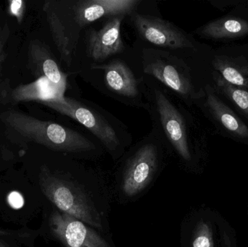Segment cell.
<instances>
[{
    "mask_svg": "<svg viewBox=\"0 0 248 247\" xmlns=\"http://www.w3.org/2000/svg\"><path fill=\"white\" fill-rule=\"evenodd\" d=\"M213 65L227 82L236 87H248V70L224 57H216Z\"/></svg>",
    "mask_w": 248,
    "mask_h": 247,
    "instance_id": "16",
    "label": "cell"
},
{
    "mask_svg": "<svg viewBox=\"0 0 248 247\" xmlns=\"http://www.w3.org/2000/svg\"><path fill=\"white\" fill-rule=\"evenodd\" d=\"M43 11L46 15V21L52 34V39L56 45L57 49L61 55L62 62L70 68L72 65L73 55L74 52L71 47L69 39L67 36L66 30L52 6L51 1H45L43 5Z\"/></svg>",
    "mask_w": 248,
    "mask_h": 247,
    "instance_id": "14",
    "label": "cell"
},
{
    "mask_svg": "<svg viewBox=\"0 0 248 247\" xmlns=\"http://www.w3.org/2000/svg\"><path fill=\"white\" fill-rule=\"evenodd\" d=\"M205 104L211 114L227 130L240 137L248 138V126L230 107L207 88Z\"/></svg>",
    "mask_w": 248,
    "mask_h": 247,
    "instance_id": "13",
    "label": "cell"
},
{
    "mask_svg": "<svg viewBox=\"0 0 248 247\" xmlns=\"http://www.w3.org/2000/svg\"><path fill=\"white\" fill-rule=\"evenodd\" d=\"M7 13L10 17L16 18V23L22 24L26 16V1L24 0H10L7 1Z\"/></svg>",
    "mask_w": 248,
    "mask_h": 247,
    "instance_id": "20",
    "label": "cell"
},
{
    "mask_svg": "<svg viewBox=\"0 0 248 247\" xmlns=\"http://www.w3.org/2000/svg\"><path fill=\"white\" fill-rule=\"evenodd\" d=\"M130 17L137 34L153 46L173 50L194 47L187 34L171 22L135 12L130 15Z\"/></svg>",
    "mask_w": 248,
    "mask_h": 247,
    "instance_id": "6",
    "label": "cell"
},
{
    "mask_svg": "<svg viewBox=\"0 0 248 247\" xmlns=\"http://www.w3.org/2000/svg\"><path fill=\"white\" fill-rule=\"evenodd\" d=\"M27 66L36 79L46 78L64 97L66 76L61 71L49 46L40 39H31L28 44Z\"/></svg>",
    "mask_w": 248,
    "mask_h": 247,
    "instance_id": "11",
    "label": "cell"
},
{
    "mask_svg": "<svg viewBox=\"0 0 248 247\" xmlns=\"http://www.w3.org/2000/svg\"><path fill=\"white\" fill-rule=\"evenodd\" d=\"M227 247H230V244H228V245H227V246H226Z\"/></svg>",
    "mask_w": 248,
    "mask_h": 247,
    "instance_id": "26",
    "label": "cell"
},
{
    "mask_svg": "<svg viewBox=\"0 0 248 247\" xmlns=\"http://www.w3.org/2000/svg\"><path fill=\"white\" fill-rule=\"evenodd\" d=\"M7 203L12 208L19 210L24 205V199L18 191H12L7 196Z\"/></svg>",
    "mask_w": 248,
    "mask_h": 247,
    "instance_id": "22",
    "label": "cell"
},
{
    "mask_svg": "<svg viewBox=\"0 0 248 247\" xmlns=\"http://www.w3.org/2000/svg\"><path fill=\"white\" fill-rule=\"evenodd\" d=\"M125 15L115 16L108 19L104 26L95 30L90 28L86 31V52L96 63L122 53L124 44L121 35V26Z\"/></svg>",
    "mask_w": 248,
    "mask_h": 247,
    "instance_id": "9",
    "label": "cell"
},
{
    "mask_svg": "<svg viewBox=\"0 0 248 247\" xmlns=\"http://www.w3.org/2000/svg\"><path fill=\"white\" fill-rule=\"evenodd\" d=\"M213 74L218 89L248 116V91L227 82L217 72H214Z\"/></svg>",
    "mask_w": 248,
    "mask_h": 247,
    "instance_id": "17",
    "label": "cell"
},
{
    "mask_svg": "<svg viewBox=\"0 0 248 247\" xmlns=\"http://www.w3.org/2000/svg\"><path fill=\"white\" fill-rule=\"evenodd\" d=\"M50 228L53 234L67 247H110L93 229L65 213L55 212L52 214Z\"/></svg>",
    "mask_w": 248,
    "mask_h": 247,
    "instance_id": "10",
    "label": "cell"
},
{
    "mask_svg": "<svg viewBox=\"0 0 248 247\" xmlns=\"http://www.w3.org/2000/svg\"><path fill=\"white\" fill-rule=\"evenodd\" d=\"M0 247H9L8 245L0 241Z\"/></svg>",
    "mask_w": 248,
    "mask_h": 247,
    "instance_id": "25",
    "label": "cell"
},
{
    "mask_svg": "<svg viewBox=\"0 0 248 247\" xmlns=\"http://www.w3.org/2000/svg\"><path fill=\"white\" fill-rule=\"evenodd\" d=\"M12 29L5 12L0 7V55L8 49Z\"/></svg>",
    "mask_w": 248,
    "mask_h": 247,
    "instance_id": "19",
    "label": "cell"
},
{
    "mask_svg": "<svg viewBox=\"0 0 248 247\" xmlns=\"http://www.w3.org/2000/svg\"><path fill=\"white\" fill-rule=\"evenodd\" d=\"M41 103L87 128L110 152L120 148L124 136L122 131L110 117H107V113L91 102L62 97Z\"/></svg>",
    "mask_w": 248,
    "mask_h": 247,
    "instance_id": "3",
    "label": "cell"
},
{
    "mask_svg": "<svg viewBox=\"0 0 248 247\" xmlns=\"http://www.w3.org/2000/svg\"><path fill=\"white\" fill-rule=\"evenodd\" d=\"M8 49L0 55V83H1L3 80L7 78V77H5L4 73H5V65L6 64H7V59H8Z\"/></svg>",
    "mask_w": 248,
    "mask_h": 247,
    "instance_id": "23",
    "label": "cell"
},
{
    "mask_svg": "<svg viewBox=\"0 0 248 247\" xmlns=\"http://www.w3.org/2000/svg\"><path fill=\"white\" fill-rule=\"evenodd\" d=\"M192 247H214L212 229L208 223L201 221L197 226Z\"/></svg>",
    "mask_w": 248,
    "mask_h": 247,
    "instance_id": "18",
    "label": "cell"
},
{
    "mask_svg": "<svg viewBox=\"0 0 248 247\" xmlns=\"http://www.w3.org/2000/svg\"><path fill=\"white\" fill-rule=\"evenodd\" d=\"M16 107L0 113V131L13 145L28 147L35 144L52 150L72 153L96 149L94 144L79 132L58 123L39 120Z\"/></svg>",
    "mask_w": 248,
    "mask_h": 247,
    "instance_id": "1",
    "label": "cell"
},
{
    "mask_svg": "<svg viewBox=\"0 0 248 247\" xmlns=\"http://www.w3.org/2000/svg\"><path fill=\"white\" fill-rule=\"evenodd\" d=\"M0 236H13V233L10 232H4V231L0 230Z\"/></svg>",
    "mask_w": 248,
    "mask_h": 247,
    "instance_id": "24",
    "label": "cell"
},
{
    "mask_svg": "<svg viewBox=\"0 0 248 247\" xmlns=\"http://www.w3.org/2000/svg\"><path fill=\"white\" fill-rule=\"evenodd\" d=\"M92 69L103 71L106 88L114 97L124 103L141 104L145 109L146 103L141 100L144 96L143 86L123 61L113 59L108 63L95 64Z\"/></svg>",
    "mask_w": 248,
    "mask_h": 247,
    "instance_id": "8",
    "label": "cell"
},
{
    "mask_svg": "<svg viewBox=\"0 0 248 247\" xmlns=\"http://www.w3.org/2000/svg\"><path fill=\"white\" fill-rule=\"evenodd\" d=\"M141 63L146 75L157 80L184 101L195 97V88L187 65L169 51L144 48Z\"/></svg>",
    "mask_w": 248,
    "mask_h": 247,
    "instance_id": "5",
    "label": "cell"
},
{
    "mask_svg": "<svg viewBox=\"0 0 248 247\" xmlns=\"http://www.w3.org/2000/svg\"><path fill=\"white\" fill-rule=\"evenodd\" d=\"M12 88L11 79L8 77L0 83V113L13 107L10 99Z\"/></svg>",
    "mask_w": 248,
    "mask_h": 247,
    "instance_id": "21",
    "label": "cell"
},
{
    "mask_svg": "<svg viewBox=\"0 0 248 247\" xmlns=\"http://www.w3.org/2000/svg\"><path fill=\"white\" fill-rule=\"evenodd\" d=\"M140 2V0H78L64 5L62 1H51L65 27L74 52L75 30L78 31L103 17L130 15Z\"/></svg>",
    "mask_w": 248,
    "mask_h": 247,
    "instance_id": "2",
    "label": "cell"
},
{
    "mask_svg": "<svg viewBox=\"0 0 248 247\" xmlns=\"http://www.w3.org/2000/svg\"><path fill=\"white\" fill-rule=\"evenodd\" d=\"M40 185L44 194L62 213L97 229L103 228L98 212L77 184L58 178L43 166Z\"/></svg>",
    "mask_w": 248,
    "mask_h": 247,
    "instance_id": "4",
    "label": "cell"
},
{
    "mask_svg": "<svg viewBox=\"0 0 248 247\" xmlns=\"http://www.w3.org/2000/svg\"><path fill=\"white\" fill-rule=\"evenodd\" d=\"M198 33L216 39L242 37L248 34V22L239 17H224L207 23Z\"/></svg>",
    "mask_w": 248,
    "mask_h": 247,
    "instance_id": "15",
    "label": "cell"
},
{
    "mask_svg": "<svg viewBox=\"0 0 248 247\" xmlns=\"http://www.w3.org/2000/svg\"><path fill=\"white\" fill-rule=\"evenodd\" d=\"M158 162L155 142L150 139L142 141L127 162L122 184L124 194L133 197L144 189L155 174Z\"/></svg>",
    "mask_w": 248,
    "mask_h": 247,
    "instance_id": "7",
    "label": "cell"
},
{
    "mask_svg": "<svg viewBox=\"0 0 248 247\" xmlns=\"http://www.w3.org/2000/svg\"><path fill=\"white\" fill-rule=\"evenodd\" d=\"M56 88L45 78H38L29 84H21L10 91V102L16 107L22 102L39 101L41 102L61 98Z\"/></svg>",
    "mask_w": 248,
    "mask_h": 247,
    "instance_id": "12",
    "label": "cell"
}]
</instances>
